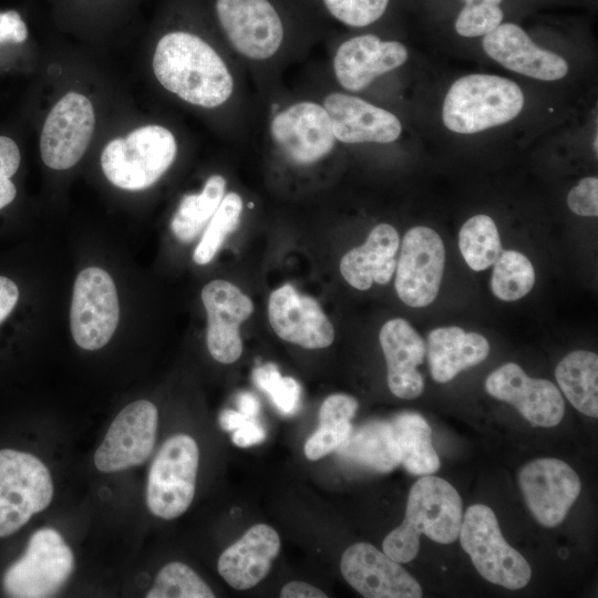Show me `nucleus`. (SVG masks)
I'll list each match as a JSON object with an SVG mask.
<instances>
[{
  "label": "nucleus",
  "mask_w": 598,
  "mask_h": 598,
  "mask_svg": "<svg viewBox=\"0 0 598 598\" xmlns=\"http://www.w3.org/2000/svg\"><path fill=\"white\" fill-rule=\"evenodd\" d=\"M153 71L164 89L188 104L213 110L237 101V72L197 32L174 29L162 35L155 48Z\"/></svg>",
  "instance_id": "obj_1"
},
{
  "label": "nucleus",
  "mask_w": 598,
  "mask_h": 598,
  "mask_svg": "<svg viewBox=\"0 0 598 598\" xmlns=\"http://www.w3.org/2000/svg\"><path fill=\"white\" fill-rule=\"evenodd\" d=\"M302 8L296 0H212V13L235 55L256 66L281 56Z\"/></svg>",
  "instance_id": "obj_2"
},
{
  "label": "nucleus",
  "mask_w": 598,
  "mask_h": 598,
  "mask_svg": "<svg viewBox=\"0 0 598 598\" xmlns=\"http://www.w3.org/2000/svg\"><path fill=\"white\" fill-rule=\"evenodd\" d=\"M462 519L458 492L441 477L424 475L411 487L404 520L386 535L382 549L395 561L409 563L419 553L422 534L451 544L458 538Z\"/></svg>",
  "instance_id": "obj_3"
},
{
  "label": "nucleus",
  "mask_w": 598,
  "mask_h": 598,
  "mask_svg": "<svg viewBox=\"0 0 598 598\" xmlns=\"http://www.w3.org/2000/svg\"><path fill=\"white\" fill-rule=\"evenodd\" d=\"M523 106V91L514 81L493 74H467L450 86L442 118L452 132L474 134L514 120Z\"/></svg>",
  "instance_id": "obj_4"
},
{
  "label": "nucleus",
  "mask_w": 598,
  "mask_h": 598,
  "mask_svg": "<svg viewBox=\"0 0 598 598\" xmlns=\"http://www.w3.org/2000/svg\"><path fill=\"white\" fill-rule=\"evenodd\" d=\"M267 140L277 158L297 169L323 163L339 145L327 111L313 99L292 100L272 111Z\"/></svg>",
  "instance_id": "obj_5"
},
{
  "label": "nucleus",
  "mask_w": 598,
  "mask_h": 598,
  "mask_svg": "<svg viewBox=\"0 0 598 598\" xmlns=\"http://www.w3.org/2000/svg\"><path fill=\"white\" fill-rule=\"evenodd\" d=\"M175 135L162 125H145L107 143L101 155L106 178L116 187L142 190L155 184L174 163Z\"/></svg>",
  "instance_id": "obj_6"
},
{
  "label": "nucleus",
  "mask_w": 598,
  "mask_h": 598,
  "mask_svg": "<svg viewBox=\"0 0 598 598\" xmlns=\"http://www.w3.org/2000/svg\"><path fill=\"white\" fill-rule=\"evenodd\" d=\"M458 537L474 567L487 581L516 590L530 580L528 561L507 544L488 506L475 504L466 509Z\"/></svg>",
  "instance_id": "obj_7"
},
{
  "label": "nucleus",
  "mask_w": 598,
  "mask_h": 598,
  "mask_svg": "<svg viewBox=\"0 0 598 598\" xmlns=\"http://www.w3.org/2000/svg\"><path fill=\"white\" fill-rule=\"evenodd\" d=\"M74 569V555L61 534L40 528L29 539L24 554L2 576L7 596L47 598L54 596Z\"/></svg>",
  "instance_id": "obj_8"
},
{
  "label": "nucleus",
  "mask_w": 598,
  "mask_h": 598,
  "mask_svg": "<svg viewBox=\"0 0 598 598\" xmlns=\"http://www.w3.org/2000/svg\"><path fill=\"white\" fill-rule=\"evenodd\" d=\"M199 450L187 434L168 437L155 455L147 478L146 504L163 519H174L190 506L196 487Z\"/></svg>",
  "instance_id": "obj_9"
},
{
  "label": "nucleus",
  "mask_w": 598,
  "mask_h": 598,
  "mask_svg": "<svg viewBox=\"0 0 598 598\" xmlns=\"http://www.w3.org/2000/svg\"><path fill=\"white\" fill-rule=\"evenodd\" d=\"M53 497L48 467L37 456L0 450V537H8L45 509Z\"/></svg>",
  "instance_id": "obj_10"
},
{
  "label": "nucleus",
  "mask_w": 598,
  "mask_h": 598,
  "mask_svg": "<svg viewBox=\"0 0 598 598\" xmlns=\"http://www.w3.org/2000/svg\"><path fill=\"white\" fill-rule=\"evenodd\" d=\"M120 319L118 297L111 276L99 267L83 269L76 277L70 310L75 343L87 351L103 348Z\"/></svg>",
  "instance_id": "obj_11"
},
{
  "label": "nucleus",
  "mask_w": 598,
  "mask_h": 598,
  "mask_svg": "<svg viewBox=\"0 0 598 598\" xmlns=\"http://www.w3.org/2000/svg\"><path fill=\"white\" fill-rule=\"evenodd\" d=\"M444 266L445 248L440 235L425 226L409 229L395 268L399 298L413 308L431 305L439 293Z\"/></svg>",
  "instance_id": "obj_12"
},
{
  "label": "nucleus",
  "mask_w": 598,
  "mask_h": 598,
  "mask_svg": "<svg viewBox=\"0 0 598 598\" xmlns=\"http://www.w3.org/2000/svg\"><path fill=\"white\" fill-rule=\"evenodd\" d=\"M158 413L147 400L126 405L111 423L93 461L102 473H115L143 464L153 452Z\"/></svg>",
  "instance_id": "obj_13"
},
{
  "label": "nucleus",
  "mask_w": 598,
  "mask_h": 598,
  "mask_svg": "<svg viewBox=\"0 0 598 598\" xmlns=\"http://www.w3.org/2000/svg\"><path fill=\"white\" fill-rule=\"evenodd\" d=\"M95 125L90 100L69 92L59 100L48 114L40 137L43 163L52 169L74 166L86 151Z\"/></svg>",
  "instance_id": "obj_14"
},
{
  "label": "nucleus",
  "mask_w": 598,
  "mask_h": 598,
  "mask_svg": "<svg viewBox=\"0 0 598 598\" xmlns=\"http://www.w3.org/2000/svg\"><path fill=\"white\" fill-rule=\"evenodd\" d=\"M518 483L532 515L545 527H555L566 518L581 489L576 472L558 458L525 464Z\"/></svg>",
  "instance_id": "obj_15"
},
{
  "label": "nucleus",
  "mask_w": 598,
  "mask_h": 598,
  "mask_svg": "<svg viewBox=\"0 0 598 598\" xmlns=\"http://www.w3.org/2000/svg\"><path fill=\"white\" fill-rule=\"evenodd\" d=\"M408 55L401 42L363 33L348 38L337 47L331 69L342 91L355 94L369 87L375 79L403 65Z\"/></svg>",
  "instance_id": "obj_16"
},
{
  "label": "nucleus",
  "mask_w": 598,
  "mask_h": 598,
  "mask_svg": "<svg viewBox=\"0 0 598 598\" xmlns=\"http://www.w3.org/2000/svg\"><path fill=\"white\" fill-rule=\"evenodd\" d=\"M346 581L367 598H420V584L401 565L369 543H357L342 554Z\"/></svg>",
  "instance_id": "obj_17"
},
{
  "label": "nucleus",
  "mask_w": 598,
  "mask_h": 598,
  "mask_svg": "<svg viewBox=\"0 0 598 598\" xmlns=\"http://www.w3.org/2000/svg\"><path fill=\"white\" fill-rule=\"evenodd\" d=\"M485 389L493 398L515 406L535 426H556L564 417L565 402L558 388L548 380L529 378L517 363L494 370Z\"/></svg>",
  "instance_id": "obj_18"
},
{
  "label": "nucleus",
  "mask_w": 598,
  "mask_h": 598,
  "mask_svg": "<svg viewBox=\"0 0 598 598\" xmlns=\"http://www.w3.org/2000/svg\"><path fill=\"white\" fill-rule=\"evenodd\" d=\"M319 101L339 144H390L401 136L402 124L395 114L355 94L331 91Z\"/></svg>",
  "instance_id": "obj_19"
},
{
  "label": "nucleus",
  "mask_w": 598,
  "mask_h": 598,
  "mask_svg": "<svg viewBox=\"0 0 598 598\" xmlns=\"http://www.w3.org/2000/svg\"><path fill=\"white\" fill-rule=\"evenodd\" d=\"M200 297L207 312L208 351L220 363H234L243 352L239 327L252 313L254 303L238 287L223 279L205 285Z\"/></svg>",
  "instance_id": "obj_20"
},
{
  "label": "nucleus",
  "mask_w": 598,
  "mask_h": 598,
  "mask_svg": "<svg viewBox=\"0 0 598 598\" xmlns=\"http://www.w3.org/2000/svg\"><path fill=\"white\" fill-rule=\"evenodd\" d=\"M268 319L279 338L306 349H323L334 340L332 323L318 301L290 283L271 292Z\"/></svg>",
  "instance_id": "obj_21"
},
{
  "label": "nucleus",
  "mask_w": 598,
  "mask_h": 598,
  "mask_svg": "<svg viewBox=\"0 0 598 598\" xmlns=\"http://www.w3.org/2000/svg\"><path fill=\"white\" fill-rule=\"evenodd\" d=\"M485 53L504 68L542 81H556L568 73L560 55L537 47L515 23H501L482 41Z\"/></svg>",
  "instance_id": "obj_22"
},
{
  "label": "nucleus",
  "mask_w": 598,
  "mask_h": 598,
  "mask_svg": "<svg viewBox=\"0 0 598 598\" xmlns=\"http://www.w3.org/2000/svg\"><path fill=\"white\" fill-rule=\"evenodd\" d=\"M388 367V386L400 399L411 400L424 390L417 367L423 363L426 347L422 337L404 319L386 321L379 334Z\"/></svg>",
  "instance_id": "obj_23"
},
{
  "label": "nucleus",
  "mask_w": 598,
  "mask_h": 598,
  "mask_svg": "<svg viewBox=\"0 0 598 598\" xmlns=\"http://www.w3.org/2000/svg\"><path fill=\"white\" fill-rule=\"evenodd\" d=\"M280 546V537L272 527L256 524L221 553L218 573L234 589H249L268 575Z\"/></svg>",
  "instance_id": "obj_24"
},
{
  "label": "nucleus",
  "mask_w": 598,
  "mask_h": 598,
  "mask_svg": "<svg viewBox=\"0 0 598 598\" xmlns=\"http://www.w3.org/2000/svg\"><path fill=\"white\" fill-rule=\"evenodd\" d=\"M400 237L389 224L377 225L365 243L348 251L340 261V272L358 290L369 289L373 282L388 283L395 272V255Z\"/></svg>",
  "instance_id": "obj_25"
},
{
  "label": "nucleus",
  "mask_w": 598,
  "mask_h": 598,
  "mask_svg": "<svg viewBox=\"0 0 598 598\" xmlns=\"http://www.w3.org/2000/svg\"><path fill=\"white\" fill-rule=\"evenodd\" d=\"M489 353V343L476 332L460 327H442L427 336V360L434 381L445 383L461 371L483 362Z\"/></svg>",
  "instance_id": "obj_26"
},
{
  "label": "nucleus",
  "mask_w": 598,
  "mask_h": 598,
  "mask_svg": "<svg viewBox=\"0 0 598 598\" xmlns=\"http://www.w3.org/2000/svg\"><path fill=\"white\" fill-rule=\"evenodd\" d=\"M337 451L344 458L379 473L391 472L401 460L391 423L382 420L351 430Z\"/></svg>",
  "instance_id": "obj_27"
},
{
  "label": "nucleus",
  "mask_w": 598,
  "mask_h": 598,
  "mask_svg": "<svg viewBox=\"0 0 598 598\" xmlns=\"http://www.w3.org/2000/svg\"><path fill=\"white\" fill-rule=\"evenodd\" d=\"M400 452V464L413 475H431L441 465L432 445V431L416 412L399 413L390 422Z\"/></svg>",
  "instance_id": "obj_28"
},
{
  "label": "nucleus",
  "mask_w": 598,
  "mask_h": 598,
  "mask_svg": "<svg viewBox=\"0 0 598 598\" xmlns=\"http://www.w3.org/2000/svg\"><path fill=\"white\" fill-rule=\"evenodd\" d=\"M558 385L580 413L598 415V355L577 350L568 353L556 367Z\"/></svg>",
  "instance_id": "obj_29"
},
{
  "label": "nucleus",
  "mask_w": 598,
  "mask_h": 598,
  "mask_svg": "<svg viewBox=\"0 0 598 598\" xmlns=\"http://www.w3.org/2000/svg\"><path fill=\"white\" fill-rule=\"evenodd\" d=\"M227 181L212 175L198 194L185 195L171 221L174 236L182 243L193 241L207 226L224 195Z\"/></svg>",
  "instance_id": "obj_30"
},
{
  "label": "nucleus",
  "mask_w": 598,
  "mask_h": 598,
  "mask_svg": "<svg viewBox=\"0 0 598 598\" xmlns=\"http://www.w3.org/2000/svg\"><path fill=\"white\" fill-rule=\"evenodd\" d=\"M458 247L467 266L475 271L493 266L503 251L494 220L482 214L463 224L458 233Z\"/></svg>",
  "instance_id": "obj_31"
},
{
  "label": "nucleus",
  "mask_w": 598,
  "mask_h": 598,
  "mask_svg": "<svg viewBox=\"0 0 598 598\" xmlns=\"http://www.w3.org/2000/svg\"><path fill=\"white\" fill-rule=\"evenodd\" d=\"M534 283V267L522 252L503 250L493 264L491 289L503 301H516L525 297Z\"/></svg>",
  "instance_id": "obj_32"
},
{
  "label": "nucleus",
  "mask_w": 598,
  "mask_h": 598,
  "mask_svg": "<svg viewBox=\"0 0 598 598\" xmlns=\"http://www.w3.org/2000/svg\"><path fill=\"white\" fill-rule=\"evenodd\" d=\"M243 210L244 200L237 192L224 195L194 250L193 259L197 265H206L213 260L226 237L236 230Z\"/></svg>",
  "instance_id": "obj_33"
},
{
  "label": "nucleus",
  "mask_w": 598,
  "mask_h": 598,
  "mask_svg": "<svg viewBox=\"0 0 598 598\" xmlns=\"http://www.w3.org/2000/svg\"><path fill=\"white\" fill-rule=\"evenodd\" d=\"M147 598H214L210 587L189 566L173 561L158 571Z\"/></svg>",
  "instance_id": "obj_34"
},
{
  "label": "nucleus",
  "mask_w": 598,
  "mask_h": 598,
  "mask_svg": "<svg viewBox=\"0 0 598 598\" xmlns=\"http://www.w3.org/2000/svg\"><path fill=\"white\" fill-rule=\"evenodd\" d=\"M324 16L350 28H365L380 20L390 0H315Z\"/></svg>",
  "instance_id": "obj_35"
},
{
  "label": "nucleus",
  "mask_w": 598,
  "mask_h": 598,
  "mask_svg": "<svg viewBox=\"0 0 598 598\" xmlns=\"http://www.w3.org/2000/svg\"><path fill=\"white\" fill-rule=\"evenodd\" d=\"M255 384L265 391L283 415L295 414L300 406L301 388L291 377H282L274 363L254 370Z\"/></svg>",
  "instance_id": "obj_36"
},
{
  "label": "nucleus",
  "mask_w": 598,
  "mask_h": 598,
  "mask_svg": "<svg viewBox=\"0 0 598 598\" xmlns=\"http://www.w3.org/2000/svg\"><path fill=\"white\" fill-rule=\"evenodd\" d=\"M464 7L455 20L456 32L465 38H475L489 33L504 18L499 3L503 0H463Z\"/></svg>",
  "instance_id": "obj_37"
},
{
  "label": "nucleus",
  "mask_w": 598,
  "mask_h": 598,
  "mask_svg": "<svg viewBox=\"0 0 598 598\" xmlns=\"http://www.w3.org/2000/svg\"><path fill=\"white\" fill-rule=\"evenodd\" d=\"M352 430L351 419L321 413L319 414V427L307 440L305 455L310 461H317L337 451L347 440Z\"/></svg>",
  "instance_id": "obj_38"
},
{
  "label": "nucleus",
  "mask_w": 598,
  "mask_h": 598,
  "mask_svg": "<svg viewBox=\"0 0 598 598\" xmlns=\"http://www.w3.org/2000/svg\"><path fill=\"white\" fill-rule=\"evenodd\" d=\"M20 151L13 140L0 136V209L16 197L17 189L11 181L20 165Z\"/></svg>",
  "instance_id": "obj_39"
},
{
  "label": "nucleus",
  "mask_w": 598,
  "mask_h": 598,
  "mask_svg": "<svg viewBox=\"0 0 598 598\" xmlns=\"http://www.w3.org/2000/svg\"><path fill=\"white\" fill-rule=\"evenodd\" d=\"M568 207L573 213L582 217H597L598 215V178L594 176L582 178L568 193Z\"/></svg>",
  "instance_id": "obj_40"
},
{
  "label": "nucleus",
  "mask_w": 598,
  "mask_h": 598,
  "mask_svg": "<svg viewBox=\"0 0 598 598\" xmlns=\"http://www.w3.org/2000/svg\"><path fill=\"white\" fill-rule=\"evenodd\" d=\"M28 37V28L22 17L14 10L0 12V43H21Z\"/></svg>",
  "instance_id": "obj_41"
},
{
  "label": "nucleus",
  "mask_w": 598,
  "mask_h": 598,
  "mask_svg": "<svg viewBox=\"0 0 598 598\" xmlns=\"http://www.w3.org/2000/svg\"><path fill=\"white\" fill-rule=\"evenodd\" d=\"M265 437V430L254 419H249L234 431L231 440L239 447H248L261 443Z\"/></svg>",
  "instance_id": "obj_42"
},
{
  "label": "nucleus",
  "mask_w": 598,
  "mask_h": 598,
  "mask_svg": "<svg viewBox=\"0 0 598 598\" xmlns=\"http://www.w3.org/2000/svg\"><path fill=\"white\" fill-rule=\"evenodd\" d=\"M19 299V288L16 282L0 276V323L12 312Z\"/></svg>",
  "instance_id": "obj_43"
},
{
  "label": "nucleus",
  "mask_w": 598,
  "mask_h": 598,
  "mask_svg": "<svg viewBox=\"0 0 598 598\" xmlns=\"http://www.w3.org/2000/svg\"><path fill=\"white\" fill-rule=\"evenodd\" d=\"M282 598H327L328 596L319 588L303 582V581H290L286 584L281 591Z\"/></svg>",
  "instance_id": "obj_44"
},
{
  "label": "nucleus",
  "mask_w": 598,
  "mask_h": 598,
  "mask_svg": "<svg viewBox=\"0 0 598 598\" xmlns=\"http://www.w3.org/2000/svg\"><path fill=\"white\" fill-rule=\"evenodd\" d=\"M249 419L251 417H248L247 415L240 413L239 411L227 409V410H224L219 415V425L223 430L227 432L229 431L234 432Z\"/></svg>",
  "instance_id": "obj_45"
},
{
  "label": "nucleus",
  "mask_w": 598,
  "mask_h": 598,
  "mask_svg": "<svg viewBox=\"0 0 598 598\" xmlns=\"http://www.w3.org/2000/svg\"><path fill=\"white\" fill-rule=\"evenodd\" d=\"M239 412L255 419L259 412V401L249 392H240L236 399Z\"/></svg>",
  "instance_id": "obj_46"
},
{
  "label": "nucleus",
  "mask_w": 598,
  "mask_h": 598,
  "mask_svg": "<svg viewBox=\"0 0 598 598\" xmlns=\"http://www.w3.org/2000/svg\"><path fill=\"white\" fill-rule=\"evenodd\" d=\"M597 140H598V138H597V135H596V136H595V143H594V150H595L596 153H597V150H598V148H597Z\"/></svg>",
  "instance_id": "obj_47"
}]
</instances>
